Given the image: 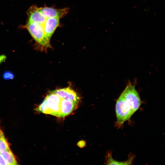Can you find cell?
Instances as JSON below:
<instances>
[{
	"instance_id": "cell-1",
	"label": "cell",
	"mask_w": 165,
	"mask_h": 165,
	"mask_svg": "<svg viewBox=\"0 0 165 165\" xmlns=\"http://www.w3.org/2000/svg\"><path fill=\"white\" fill-rule=\"evenodd\" d=\"M141 103L140 96L134 85L129 82L116 102L117 121L116 126L118 128L121 127L138 110Z\"/></svg>"
},
{
	"instance_id": "cell-2",
	"label": "cell",
	"mask_w": 165,
	"mask_h": 165,
	"mask_svg": "<svg viewBox=\"0 0 165 165\" xmlns=\"http://www.w3.org/2000/svg\"><path fill=\"white\" fill-rule=\"evenodd\" d=\"M69 101L57 95L52 91L46 96L36 110L44 114L61 118L67 109Z\"/></svg>"
},
{
	"instance_id": "cell-3",
	"label": "cell",
	"mask_w": 165,
	"mask_h": 165,
	"mask_svg": "<svg viewBox=\"0 0 165 165\" xmlns=\"http://www.w3.org/2000/svg\"><path fill=\"white\" fill-rule=\"evenodd\" d=\"M24 28L28 31L36 43L42 47L47 48L51 47L50 40L46 37L42 25L27 22Z\"/></svg>"
},
{
	"instance_id": "cell-4",
	"label": "cell",
	"mask_w": 165,
	"mask_h": 165,
	"mask_svg": "<svg viewBox=\"0 0 165 165\" xmlns=\"http://www.w3.org/2000/svg\"><path fill=\"white\" fill-rule=\"evenodd\" d=\"M39 11L46 18H63L68 13L69 9L64 8L56 9L51 7L44 6L39 8Z\"/></svg>"
},
{
	"instance_id": "cell-5",
	"label": "cell",
	"mask_w": 165,
	"mask_h": 165,
	"mask_svg": "<svg viewBox=\"0 0 165 165\" xmlns=\"http://www.w3.org/2000/svg\"><path fill=\"white\" fill-rule=\"evenodd\" d=\"M38 8L35 5L30 7L27 11V22L37 23L43 26L47 18L40 12Z\"/></svg>"
},
{
	"instance_id": "cell-6",
	"label": "cell",
	"mask_w": 165,
	"mask_h": 165,
	"mask_svg": "<svg viewBox=\"0 0 165 165\" xmlns=\"http://www.w3.org/2000/svg\"><path fill=\"white\" fill-rule=\"evenodd\" d=\"M60 19L47 18L43 26L45 34L50 40L57 28L59 26Z\"/></svg>"
},
{
	"instance_id": "cell-7",
	"label": "cell",
	"mask_w": 165,
	"mask_h": 165,
	"mask_svg": "<svg viewBox=\"0 0 165 165\" xmlns=\"http://www.w3.org/2000/svg\"><path fill=\"white\" fill-rule=\"evenodd\" d=\"M53 91L57 95L64 98L79 102L80 97L73 89L69 87L57 89Z\"/></svg>"
},
{
	"instance_id": "cell-8",
	"label": "cell",
	"mask_w": 165,
	"mask_h": 165,
	"mask_svg": "<svg viewBox=\"0 0 165 165\" xmlns=\"http://www.w3.org/2000/svg\"><path fill=\"white\" fill-rule=\"evenodd\" d=\"M134 156L132 154L129 155L127 160L123 162H120L114 160L112 157L111 152H108L106 156V164L108 165H130L132 164Z\"/></svg>"
},
{
	"instance_id": "cell-9",
	"label": "cell",
	"mask_w": 165,
	"mask_h": 165,
	"mask_svg": "<svg viewBox=\"0 0 165 165\" xmlns=\"http://www.w3.org/2000/svg\"><path fill=\"white\" fill-rule=\"evenodd\" d=\"M8 165H17V163L14 156L9 148L0 152Z\"/></svg>"
},
{
	"instance_id": "cell-10",
	"label": "cell",
	"mask_w": 165,
	"mask_h": 165,
	"mask_svg": "<svg viewBox=\"0 0 165 165\" xmlns=\"http://www.w3.org/2000/svg\"><path fill=\"white\" fill-rule=\"evenodd\" d=\"M9 148L8 144L2 131L0 130V152Z\"/></svg>"
},
{
	"instance_id": "cell-11",
	"label": "cell",
	"mask_w": 165,
	"mask_h": 165,
	"mask_svg": "<svg viewBox=\"0 0 165 165\" xmlns=\"http://www.w3.org/2000/svg\"><path fill=\"white\" fill-rule=\"evenodd\" d=\"M2 77L5 80H12L14 79L15 75L12 72L7 71L4 72L2 75Z\"/></svg>"
},
{
	"instance_id": "cell-12",
	"label": "cell",
	"mask_w": 165,
	"mask_h": 165,
	"mask_svg": "<svg viewBox=\"0 0 165 165\" xmlns=\"http://www.w3.org/2000/svg\"><path fill=\"white\" fill-rule=\"evenodd\" d=\"M0 165H8L2 155L0 153Z\"/></svg>"
}]
</instances>
